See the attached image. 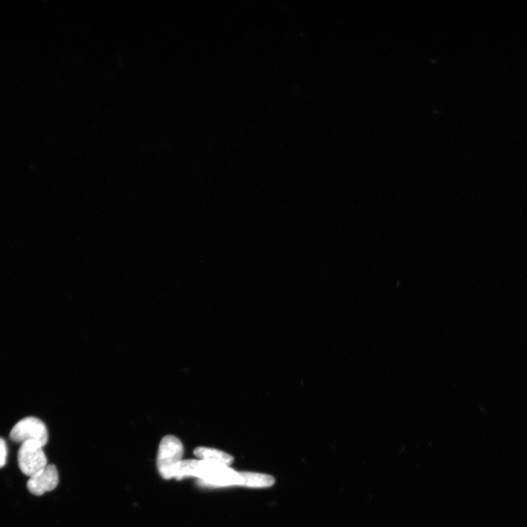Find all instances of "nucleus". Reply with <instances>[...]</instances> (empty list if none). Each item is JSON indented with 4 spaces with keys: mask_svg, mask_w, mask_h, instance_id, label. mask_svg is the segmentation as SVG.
Masks as SVG:
<instances>
[{
    "mask_svg": "<svg viewBox=\"0 0 527 527\" xmlns=\"http://www.w3.org/2000/svg\"><path fill=\"white\" fill-rule=\"evenodd\" d=\"M59 484V474L53 464L48 466L39 473L31 477L27 483L28 491L33 495L42 496L55 490Z\"/></svg>",
    "mask_w": 527,
    "mask_h": 527,
    "instance_id": "39448f33",
    "label": "nucleus"
},
{
    "mask_svg": "<svg viewBox=\"0 0 527 527\" xmlns=\"http://www.w3.org/2000/svg\"><path fill=\"white\" fill-rule=\"evenodd\" d=\"M183 445L177 437L167 435L162 439L159 448L157 467L164 479H172L173 471L183 461Z\"/></svg>",
    "mask_w": 527,
    "mask_h": 527,
    "instance_id": "f03ea898",
    "label": "nucleus"
},
{
    "mask_svg": "<svg viewBox=\"0 0 527 527\" xmlns=\"http://www.w3.org/2000/svg\"><path fill=\"white\" fill-rule=\"evenodd\" d=\"M10 439L21 444L28 441L35 442L43 447L48 443V433L43 421L35 417H27L14 426Z\"/></svg>",
    "mask_w": 527,
    "mask_h": 527,
    "instance_id": "7ed1b4c3",
    "label": "nucleus"
},
{
    "mask_svg": "<svg viewBox=\"0 0 527 527\" xmlns=\"http://www.w3.org/2000/svg\"><path fill=\"white\" fill-rule=\"evenodd\" d=\"M9 449L4 439L0 437V469L4 467L7 463Z\"/></svg>",
    "mask_w": 527,
    "mask_h": 527,
    "instance_id": "6e6552de",
    "label": "nucleus"
},
{
    "mask_svg": "<svg viewBox=\"0 0 527 527\" xmlns=\"http://www.w3.org/2000/svg\"><path fill=\"white\" fill-rule=\"evenodd\" d=\"M18 463L21 472L30 478L48 466L43 447L32 441L25 442L20 446Z\"/></svg>",
    "mask_w": 527,
    "mask_h": 527,
    "instance_id": "20e7f679",
    "label": "nucleus"
},
{
    "mask_svg": "<svg viewBox=\"0 0 527 527\" xmlns=\"http://www.w3.org/2000/svg\"><path fill=\"white\" fill-rule=\"evenodd\" d=\"M238 474V486H240L264 489L271 487L275 481L272 476L266 474L241 472Z\"/></svg>",
    "mask_w": 527,
    "mask_h": 527,
    "instance_id": "423d86ee",
    "label": "nucleus"
},
{
    "mask_svg": "<svg viewBox=\"0 0 527 527\" xmlns=\"http://www.w3.org/2000/svg\"><path fill=\"white\" fill-rule=\"evenodd\" d=\"M194 478L203 485L214 486H238V472L229 467L198 460Z\"/></svg>",
    "mask_w": 527,
    "mask_h": 527,
    "instance_id": "f257e3e1",
    "label": "nucleus"
},
{
    "mask_svg": "<svg viewBox=\"0 0 527 527\" xmlns=\"http://www.w3.org/2000/svg\"><path fill=\"white\" fill-rule=\"evenodd\" d=\"M193 454L199 460L227 467H229L234 462L233 457L225 453V452L207 447H196L193 451Z\"/></svg>",
    "mask_w": 527,
    "mask_h": 527,
    "instance_id": "0eeeda50",
    "label": "nucleus"
}]
</instances>
